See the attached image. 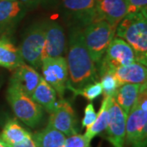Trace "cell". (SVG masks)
Listing matches in <instances>:
<instances>
[{"label":"cell","instance_id":"obj_26","mask_svg":"<svg viewBox=\"0 0 147 147\" xmlns=\"http://www.w3.org/2000/svg\"><path fill=\"white\" fill-rule=\"evenodd\" d=\"M127 15L139 12L146 13L147 0H126Z\"/></svg>","mask_w":147,"mask_h":147},{"label":"cell","instance_id":"obj_4","mask_svg":"<svg viewBox=\"0 0 147 147\" xmlns=\"http://www.w3.org/2000/svg\"><path fill=\"white\" fill-rule=\"evenodd\" d=\"M115 30L105 21L92 22L83 30L84 43L96 64L100 63L115 35Z\"/></svg>","mask_w":147,"mask_h":147},{"label":"cell","instance_id":"obj_7","mask_svg":"<svg viewBox=\"0 0 147 147\" xmlns=\"http://www.w3.org/2000/svg\"><path fill=\"white\" fill-rule=\"evenodd\" d=\"M147 140V111L136 100L126 120L125 142L132 147H146Z\"/></svg>","mask_w":147,"mask_h":147},{"label":"cell","instance_id":"obj_8","mask_svg":"<svg viewBox=\"0 0 147 147\" xmlns=\"http://www.w3.org/2000/svg\"><path fill=\"white\" fill-rule=\"evenodd\" d=\"M44 38V24L34 26L27 33L19 48L24 62L35 69L42 65Z\"/></svg>","mask_w":147,"mask_h":147},{"label":"cell","instance_id":"obj_23","mask_svg":"<svg viewBox=\"0 0 147 147\" xmlns=\"http://www.w3.org/2000/svg\"><path fill=\"white\" fill-rule=\"evenodd\" d=\"M100 78L102 94H104V97L114 96L117 89L119 88V84L113 71H106L100 74Z\"/></svg>","mask_w":147,"mask_h":147},{"label":"cell","instance_id":"obj_19","mask_svg":"<svg viewBox=\"0 0 147 147\" xmlns=\"http://www.w3.org/2000/svg\"><path fill=\"white\" fill-rule=\"evenodd\" d=\"M25 63L19 48L6 38H0V66L15 69Z\"/></svg>","mask_w":147,"mask_h":147},{"label":"cell","instance_id":"obj_17","mask_svg":"<svg viewBox=\"0 0 147 147\" xmlns=\"http://www.w3.org/2000/svg\"><path fill=\"white\" fill-rule=\"evenodd\" d=\"M146 88V84H126L121 85L114 95L115 102L121 107L127 115L135 104L142 90Z\"/></svg>","mask_w":147,"mask_h":147},{"label":"cell","instance_id":"obj_3","mask_svg":"<svg viewBox=\"0 0 147 147\" xmlns=\"http://www.w3.org/2000/svg\"><path fill=\"white\" fill-rule=\"evenodd\" d=\"M7 99L15 115L30 127L38 126L43 118V110L16 84L10 82L7 91Z\"/></svg>","mask_w":147,"mask_h":147},{"label":"cell","instance_id":"obj_12","mask_svg":"<svg viewBox=\"0 0 147 147\" xmlns=\"http://www.w3.org/2000/svg\"><path fill=\"white\" fill-rule=\"evenodd\" d=\"M96 21H105L115 29L127 15L126 0H95Z\"/></svg>","mask_w":147,"mask_h":147},{"label":"cell","instance_id":"obj_2","mask_svg":"<svg viewBox=\"0 0 147 147\" xmlns=\"http://www.w3.org/2000/svg\"><path fill=\"white\" fill-rule=\"evenodd\" d=\"M115 35L131 46L135 53L137 62L146 65V13L139 12L126 15L116 28Z\"/></svg>","mask_w":147,"mask_h":147},{"label":"cell","instance_id":"obj_16","mask_svg":"<svg viewBox=\"0 0 147 147\" xmlns=\"http://www.w3.org/2000/svg\"><path fill=\"white\" fill-rule=\"evenodd\" d=\"M113 73L119 82V87L126 84H146V65L137 61L116 69Z\"/></svg>","mask_w":147,"mask_h":147},{"label":"cell","instance_id":"obj_29","mask_svg":"<svg viewBox=\"0 0 147 147\" xmlns=\"http://www.w3.org/2000/svg\"><path fill=\"white\" fill-rule=\"evenodd\" d=\"M27 6L39 5L41 3H46L49 0H22Z\"/></svg>","mask_w":147,"mask_h":147},{"label":"cell","instance_id":"obj_5","mask_svg":"<svg viewBox=\"0 0 147 147\" xmlns=\"http://www.w3.org/2000/svg\"><path fill=\"white\" fill-rule=\"evenodd\" d=\"M136 61V55L131 46L121 38L116 37L113 38L100 60L98 75Z\"/></svg>","mask_w":147,"mask_h":147},{"label":"cell","instance_id":"obj_1","mask_svg":"<svg viewBox=\"0 0 147 147\" xmlns=\"http://www.w3.org/2000/svg\"><path fill=\"white\" fill-rule=\"evenodd\" d=\"M69 84L67 89H81L84 87L97 82L98 71L84 43L83 30H73L69 36V47L67 54Z\"/></svg>","mask_w":147,"mask_h":147},{"label":"cell","instance_id":"obj_13","mask_svg":"<svg viewBox=\"0 0 147 147\" xmlns=\"http://www.w3.org/2000/svg\"><path fill=\"white\" fill-rule=\"evenodd\" d=\"M65 11L84 26L96 21L95 0H61Z\"/></svg>","mask_w":147,"mask_h":147},{"label":"cell","instance_id":"obj_24","mask_svg":"<svg viewBox=\"0 0 147 147\" xmlns=\"http://www.w3.org/2000/svg\"><path fill=\"white\" fill-rule=\"evenodd\" d=\"M72 92L74 95L82 96L89 101H92L102 94V88L100 82H95L85 86L81 89L73 90Z\"/></svg>","mask_w":147,"mask_h":147},{"label":"cell","instance_id":"obj_21","mask_svg":"<svg viewBox=\"0 0 147 147\" xmlns=\"http://www.w3.org/2000/svg\"><path fill=\"white\" fill-rule=\"evenodd\" d=\"M30 137H32L31 133L26 130L19 124L18 122L15 120L7 122L0 134V137L10 146L21 143Z\"/></svg>","mask_w":147,"mask_h":147},{"label":"cell","instance_id":"obj_6","mask_svg":"<svg viewBox=\"0 0 147 147\" xmlns=\"http://www.w3.org/2000/svg\"><path fill=\"white\" fill-rule=\"evenodd\" d=\"M41 69L42 78L56 91L57 95L62 98L69 84L66 59L64 57L44 58Z\"/></svg>","mask_w":147,"mask_h":147},{"label":"cell","instance_id":"obj_9","mask_svg":"<svg viewBox=\"0 0 147 147\" xmlns=\"http://www.w3.org/2000/svg\"><path fill=\"white\" fill-rule=\"evenodd\" d=\"M127 115L111 96L109 108V122L106 127L107 140L114 147H124Z\"/></svg>","mask_w":147,"mask_h":147},{"label":"cell","instance_id":"obj_22","mask_svg":"<svg viewBox=\"0 0 147 147\" xmlns=\"http://www.w3.org/2000/svg\"><path fill=\"white\" fill-rule=\"evenodd\" d=\"M111 97H104L100 105V110L97 114L96 119L92 126L87 128L84 136L89 141H92L95 137L100 134L107 127L109 122V108Z\"/></svg>","mask_w":147,"mask_h":147},{"label":"cell","instance_id":"obj_25","mask_svg":"<svg viewBox=\"0 0 147 147\" xmlns=\"http://www.w3.org/2000/svg\"><path fill=\"white\" fill-rule=\"evenodd\" d=\"M90 142L84 135L74 134L66 137L63 147H91Z\"/></svg>","mask_w":147,"mask_h":147},{"label":"cell","instance_id":"obj_20","mask_svg":"<svg viewBox=\"0 0 147 147\" xmlns=\"http://www.w3.org/2000/svg\"><path fill=\"white\" fill-rule=\"evenodd\" d=\"M37 147H63L66 137L62 132L47 125L32 135Z\"/></svg>","mask_w":147,"mask_h":147},{"label":"cell","instance_id":"obj_18","mask_svg":"<svg viewBox=\"0 0 147 147\" xmlns=\"http://www.w3.org/2000/svg\"><path fill=\"white\" fill-rule=\"evenodd\" d=\"M30 96L35 102L41 105L50 114L54 111L57 105L56 91L47 84L42 77Z\"/></svg>","mask_w":147,"mask_h":147},{"label":"cell","instance_id":"obj_27","mask_svg":"<svg viewBox=\"0 0 147 147\" xmlns=\"http://www.w3.org/2000/svg\"><path fill=\"white\" fill-rule=\"evenodd\" d=\"M97 114L95 111L94 106L92 103H89L84 110V116L82 120V127L88 128L93 124L96 119Z\"/></svg>","mask_w":147,"mask_h":147},{"label":"cell","instance_id":"obj_10","mask_svg":"<svg viewBox=\"0 0 147 147\" xmlns=\"http://www.w3.org/2000/svg\"><path fill=\"white\" fill-rule=\"evenodd\" d=\"M76 124V116L72 106L66 100H62L51 113L47 125L69 137L77 134Z\"/></svg>","mask_w":147,"mask_h":147},{"label":"cell","instance_id":"obj_28","mask_svg":"<svg viewBox=\"0 0 147 147\" xmlns=\"http://www.w3.org/2000/svg\"><path fill=\"white\" fill-rule=\"evenodd\" d=\"M11 147H37L34 144V142L32 139V137H30V138L26 139V141H24L21 143H19V144H16V145H14L12 146Z\"/></svg>","mask_w":147,"mask_h":147},{"label":"cell","instance_id":"obj_11","mask_svg":"<svg viewBox=\"0 0 147 147\" xmlns=\"http://www.w3.org/2000/svg\"><path fill=\"white\" fill-rule=\"evenodd\" d=\"M44 44L42 59L62 57L65 49V35L62 26L57 22L51 21L44 24Z\"/></svg>","mask_w":147,"mask_h":147},{"label":"cell","instance_id":"obj_30","mask_svg":"<svg viewBox=\"0 0 147 147\" xmlns=\"http://www.w3.org/2000/svg\"><path fill=\"white\" fill-rule=\"evenodd\" d=\"M0 147H11L7 142H5L0 137Z\"/></svg>","mask_w":147,"mask_h":147},{"label":"cell","instance_id":"obj_14","mask_svg":"<svg viewBox=\"0 0 147 147\" xmlns=\"http://www.w3.org/2000/svg\"><path fill=\"white\" fill-rule=\"evenodd\" d=\"M26 7L22 0H0V32L13 28L26 13Z\"/></svg>","mask_w":147,"mask_h":147},{"label":"cell","instance_id":"obj_15","mask_svg":"<svg viewBox=\"0 0 147 147\" xmlns=\"http://www.w3.org/2000/svg\"><path fill=\"white\" fill-rule=\"evenodd\" d=\"M14 70L11 81L27 95L31 96L42 76L35 69L26 63L21 64Z\"/></svg>","mask_w":147,"mask_h":147}]
</instances>
